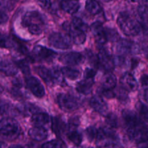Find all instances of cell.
<instances>
[{"label":"cell","mask_w":148,"mask_h":148,"mask_svg":"<svg viewBox=\"0 0 148 148\" xmlns=\"http://www.w3.org/2000/svg\"><path fill=\"white\" fill-rule=\"evenodd\" d=\"M22 24L33 35H41L45 28L43 16L38 11H29L24 15Z\"/></svg>","instance_id":"6da1fadb"},{"label":"cell","mask_w":148,"mask_h":148,"mask_svg":"<svg viewBox=\"0 0 148 148\" xmlns=\"http://www.w3.org/2000/svg\"><path fill=\"white\" fill-rule=\"evenodd\" d=\"M117 23L122 32L129 36L138 35L141 31V25L127 12H121L117 18Z\"/></svg>","instance_id":"7a4b0ae2"},{"label":"cell","mask_w":148,"mask_h":148,"mask_svg":"<svg viewBox=\"0 0 148 148\" xmlns=\"http://www.w3.org/2000/svg\"><path fill=\"white\" fill-rule=\"evenodd\" d=\"M21 133V127L17 121L12 118L6 117L0 121V134L10 140L18 137Z\"/></svg>","instance_id":"3957f363"},{"label":"cell","mask_w":148,"mask_h":148,"mask_svg":"<svg viewBox=\"0 0 148 148\" xmlns=\"http://www.w3.org/2000/svg\"><path fill=\"white\" fill-rule=\"evenodd\" d=\"M95 140L98 146L103 147L116 146L119 142V139L116 132L109 126L98 129L97 136Z\"/></svg>","instance_id":"277c9868"},{"label":"cell","mask_w":148,"mask_h":148,"mask_svg":"<svg viewBox=\"0 0 148 148\" xmlns=\"http://www.w3.org/2000/svg\"><path fill=\"white\" fill-rule=\"evenodd\" d=\"M127 134L131 140L138 144L148 141V127L142 121L128 126Z\"/></svg>","instance_id":"5b68a950"},{"label":"cell","mask_w":148,"mask_h":148,"mask_svg":"<svg viewBox=\"0 0 148 148\" xmlns=\"http://www.w3.org/2000/svg\"><path fill=\"white\" fill-rule=\"evenodd\" d=\"M50 46L58 49H68L72 45V41L68 35H65L61 33H53L48 39Z\"/></svg>","instance_id":"8992f818"},{"label":"cell","mask_w":148,"mask_h":148,"mask_svg":"<svg viewBox=\"0 0 148 148\" xmlns=\"http://www.w3.org/2000/svg\"><path fill=\"white\" fill-rule=\"evenodd\" d=\"M57 102L62 110L65 111H73L78 109L80 102L75 97L68 94H60L57 97Z\"/></svg>","instance_id":"52a82bcc"},{"label":"cell","mask_w":148,"mask_h":148,"mask_svg":"<svg viewBox=\"0 0 148 148\" xmlns=\"http://www.w3.org/2000/svg\"><path fill=\"white\" fill-rule=\"evenodd\" d=\"M56 56V52L42 45H36L32 51L33 59L37 61L49 62L52 60Z\"/></svg>","instance_id":"ba28073f"},{"label":"cell","mask_w":148,"mask_h":148,"mask_svg":"<svg viewBox=\"0 0 148 148\" xmlns=\"http://www.w3.org/2000/svg\"><path fill=\"white\" fill-rule=\"evenodd\" d=\"M63 28L68 32V36L71 38V41L75 45H83L86 39V36L84 31L76 28L71 23H65L63 25Z\"/></svg>","instance_id":"9c48e42d"},{"label":"cell","mask_w":148,"mask_h":148,"mask_svg":"<svg viewBox=\"0 0 148 148\" xmlns=\"http://www.w3.org/2000/svg\"><path fill=\"white\" fill-rule=\"evenodd\" d=\"M27 87L31 93L38 98L43 97L45 95V89L40 81L34 76H29L25 80Z\"/></svg>","instance_id":"30bf717a"},{"label":"cell","mask_w":148,"mask_h":148,"mask_svg":"<svg viewBox=\"0 0 148 148\" xmlns=\"http://www.w3.org/2000/svg\"><path fill=\"white\" fill-rule=\"evenodd\" d=\"M99 67H101L105 71L110 72L115 67L114 59L106 49H102L97 55Z\"/></svg>","instance_id":"8fae6325"},{"label":"cell","mask_w":148,"mask_h":148,"mask_svg":"<svg viewBox=\"0 0 148 148\" xmlns=\"http://www.w3.org/2000/svg\"><path fill=\"white\" fill-rule=\"evenodd\" d=\"M90 28L95 37V41L98 45H103L108 42L107 32L105 31L101 23L97 22V21L93 23Z\"/></svg>","instance_id":"7c38bea8"},{"label":"cell","mask_w":148,"mask_h":148,"mask_svg":"<svg viewBox=\"0 0 148 148\" xmlns=\"http://www.w3.org/2000/svg\"><path fill=\"white\" fill-rule=\"evenodd\" d=\"M60 60L68 65H78L84 61V57L79 52H71L62 55Z\"/></svg>","instance_id":"4fadbf2b"},{"label":"cell","mask_w":148,"mask_h":148,"mask_svg":"<svg viewBox=\"0 0 148 148\" xmlns=\"http://www.w3.org/2000/svg\"><path fill=\"white\" fill-rule=\"evenodd\" d=\"M121 87L127 92H134L138 88V83L134 76L130 73H125L120 79Z\"/></svg>","instance_id":"5bb4252c"},{"label":"cell","mask_w":148,"mask_h":148,"mask_svg":"<svg viewBox=\"0 0 148 148\" xmlns=\"http://www.w3.org/2000/svg\"><path fill=\"white\" fill-rule=\"evenodd\" d=\"M89 103H90L91 107L100 115L106 116L108 114V105L100 96H98V95L93 96L91 98Z\"/></svg>","instance_id":"9a60e30c"},{"label":"cell","mask_w":148,"mask_h":148,"mask_svg":"<svg viewBox=\"0 0 148 148\" xmlns=\"http://www.w3.org/2000/svg\"><path fill=\"white\" fill-rule=\"evenodd\" d=\"M28 135L34 140L41 142L47 137L48 132L47 130L42 126H34L28 131Z\"/></svg>","instance_id":"2e32d148"},{"label":"cell","mask_w":148,"mask_h":148,"mask_svg":"<svg viewBox=\"0 0 148 148\" xmlns=\"http://www.w3.org/2000/svg\"><path fill=\"white\" fill-rule=\"evenodd\" d=\"M18 68L16 64L8 60L0 62V71L8 76H15L18 73Z\"/></svg>","instance_id":"e0dca14e"},{"label":"cell","mask_w":148,"mask_h":148,"mask_svg":"<svg viewBox=\"0 0 148 148\" xmlns=\"http://www.w3.org/2000/svg\"><path fill=\"white\" fill-rule=\"evenodd\" d=\"M61 9L68 14H75L80 8V4L78 0H62L60 2Z\"/></svg>","instance_id":"ac0fdd59"},{"label":"cell","mask_w":148,"mask_h":148,"mask_svg":"<svg viewBox=\"0 0 148 148\" xmlns=\"http://www.w3.org/2000/svg\"><path fill=\"white\" fill-rule=\"evenodd\" d=\"M35 71L48 86H51L55 84L53 78H52V71L50 69H48L45 66H39L36 68Z\"/></svg>","instance_id":"d6986e66"},{"label":"cell","mask_w":148,"mask_h":148,"mask_svg":"<svg viewBox=\"0 0 148 148\" xmlns=\"http://www.w3.org/2000/svg\"><path fill=\"white\" fill-rule=\"evenodd\" d=\"M94 86L93 79H84L76 84V90L82 95H89Z\"/></svg>","instance_id":"ffe728a7"},{"label":"cell","mask_w":148,"mask_h":148,"mask_svg":"<svg viewBox=\"0 0 148 148\" xmlns=\"http://www.w3.org/2000/svg\"><path fill=\"white\" fill-rule=\"evenodd\" d=\"M117 50L121 55L132 54L136 52V46L129 41L121 40L118 44Z\"/></svg>","instance_id":"44dd1931"},{"label":"cell","mask_w":148,"mask_h":148,"mask_svg":"<svg viewBox=\"0 0 148 148\" xmlns=\"http://www.w3.org/2000/svg\"><path fill=\"white\" fill-rule=\"evenodd\" d=\"M31 123L35 126H45L50 121V117L47 113H36L31 116Z\"/></svg>","instance_id":"7402d4cb"},{"label":"cell","mask_w":148,"mask_h":148,"mask_svg":"<svg viewBox=\"0 0 148 148\" xmlns=\"http://www.w3.org/2000/svg\"><path fill=\"white\" fill-rule=\"evenodd\" d=\"M122 117L127 127L142 121L136 113L129 110H123L122 111Z\"/></svg>","instance_id":"603a6c76"},{"label":"cell","mask_w":148,"mask_h":148,"mask_svg":"<svg viewBox=\"0 0 148 148\" xmlns=\"http://www.w3.org/2000/svg\"><path fill=\"white\" fill-rule=\"evenodd\" d=\"M52 131L55 132V134L58 136L60 137L62 134L65 132L66 130V126L61 119L59 118L54 117L52 120Z\"/></svg>","instance_id":"cb8c5ba5"},{"label":"cell","mask_w":148,"mask_h":148,"mask_svg":"<svg viewBox=\"0 0 148 148\" xmlns=\"http://www.w3.org/2000/svg\"><path fill=\"white\" fill-rule=\"evenodd\" d=\"M116 86V78L111 73L108 72L102 79V86L104 89H113Z\"/></svg>","instance_id":"d4e9b609"},{"label":"cell","mask_w":148,"mask_h":148,"mask_svg":"<svg viewBox=\"0 0 148 148\" xmlns=\"http://www.w3.org/2000/svg\"><path fill=\"white\" fill-rule=\"evenodd\" d=\"M86 11L91 15H97L102 12V7L97 0H86L85 4Z\"/></svg>","instance_id":"484cf974"},{"label":"cell","mask_w":148,"mask_h":148,"mask_svg":"<svg viewBox=\"0 0 148 148\" xmlns=\"http://www.w3.org/2000/svg\"><path fill=\"white\" fill-rule=\"evenodd\" d=\"M68 138L76 146H79L82 142V135L77 129H68Z\"/></svg>","instance_id":"4316f807"},{"label":"cell","mask_w":148,"mask_h":148,"mask_svg":"<svg viewBox=\"0 0 148 148\" xmlns=\"http://www.w3.org/2000/svg\"><path fill=\"white\" fill-rule=\"evenodd\" d=\"M61 71L63 76L70 80H76L79 79L81 75L79 70L71 68V67H64L61 69Z\"/></svg>","instance_id":"83f0119b"},{"label":"cell","mask_w":148,"mask_h":148,"mask_svg":"<svg viewBox=\"0 0 148 148\" xmlns=\"http://www.w3.org/2000/svg\"><path fill=\"white\" fill-rule=\"evenodd\" d=\"M15 47V42L10 36L0 34V47L10 49Z\"/></svg>","instance_id":"f1b7e54d"},{"label":"cell","mask_w":148,"mask_h":148,"mask_svg":"<svg viewBox=\"0 0 148 148\" xmlns=\"http://www.w3.org/2000/svg\"><path fill=\"white\" fill-rule=\"evenodd\" d=\"M41 148H67L66 145L60 139H53L43 144Z\"/></svg>","instance_id":"f546056e"},{"label":"cell","mask_w":148,"mask_h":148,"mask_svg":"<svg viewBox=\"0 0 148 148\" xmlns=\"http://www.w3.org/2000/svg\"><path fill=\"white\" fill-rule=\"evenodd\" d=\"M105 121L110 128H116L119 126V119L114 113H108L105 116Z\"/></svg>","instance_id":"4dcf8cb0"},{"label":"cell","mask_w":148,"mask_h":148,"mask_svg":"<svg viewBox=\"0 0 148 148\" xmlns=\"http://www.w3.org/2000/svg\"><path fill=\"white\" fill-rule=\"evenodd\" d=\"M51 71H52L54 83L58 84H62V83H64V76L61 70L60 71L57 68H54V69L51 70Z\"/></svg>","instance_id":"1f68e13d"},{"label":"cell","mask_w":148,"mask_h":148,"mask_svg":"<svg viewBox=\"0 0 148 148\" xmlns=\"http://www.w3.org/2000/svg\"><path fill=\"white\" fill-rule=\"evenodd\" d=\"M138 14L141 19L145 23H148V5L143 4L138 8Z\"/></svg>","instance_id":"d6a6232c"},{"label":"cell","mask_w":148,"mask_h":148,"mask_svg":"<svg viewBox=\"0 0 148 148\" xmlns=\"http://www.w3.org/2000/svg\"><path fill=\"white\" fill-rule=\"evenodd\" d=\"M71 24H72L73 26L76 27V28H79V29L82 30V31H84V32L88 29L87 25H86V24L79 18H73Z\"/></svg>","instance_id":"836d02e7"},{"label":"cell","mask_w":148,"mask_h":148,"mask_svg":"<svg viewBox=\"0 0 148 148\" xmlns=\"http://www.w3.org/2000/svg\"><path fill=\"white\" fill-rule=\"evenodd\" d=\"M98 129L94 126H89L86 129V134L89 141H94L97 136Z\"/></svg>","instance_id":"e575fe53"},{"label":"cell","mask_w":148,"mask_h":148,"mask_svg":"<svg viewBox=\"0 0 148 148\" xmlns=\"http://www.w3.org/2000/svg\"><path fill=\"white\" fill-rule=\"evenodd\" d=\"M16 65L18 66V68H20L24 74L27 75V74L30 73L29 66H28V64L27 62V61H25V60H21L18 61L16 62Z\"/></svg>","instance_id":"d590c367"},{"label":"cell","mask_w":148,"mask_h":148,"mask_svg":"<svg viewBox=\"0 0 148 148\" xmlns=\"http://www.w3.org/2000/svg\"><path fill=\"white\" fill-rule=\"evenodd\" d=\"M137 109L142 119L148 121V107L142 103H139L137 105Z\"/></svg>","instance_id":"8d00e7d4"},{"label":"cell","mask_w":148,"mask_h":148,"mask_svg":"<svg viewBox=\"0 0 148 148\" xmlns=\"http://www.w3.org/2000/svg\"><path fill=\"white\" fill-rule=\"evenodd\" d=\"M86 57H87L88 60L90 62V63L92 65L95 67H99V63H98V59H97V55H95L92 52L87 50L86 52Z\"/></svg>","instance_id":"74e56055"},{"label":"cell","mask_w":148,"mask_h":148,"mask_svg":"<svg viewBox=\"0 0 148 148\" xmlns=\"http://www.w3.org/2000/svg\"><path fill=\"white\" fill-rule=\"evenodd\" d=\"M127 91L125 90L123 88L121 87V89H119V91H118L117 94L115 92L116 94V96H117V97L120 99L121 101H124L126 102V99H128V95H127Z\"/></svg>","instance_id":"f35d334b"},{"label":"cell","mask_w":148,"mask_h":148,"mask_svg":"<svg viewBox=\"0 0 148 148\" xmlns=\"http://www.w3.org/2000/svg\"><path fill=\"white\" fill-rule=\"evenodd\" d=\"M36 2L43 9H50L52 8V0H36Z\"/></svg>","instance_id":"ab89813d"},{"label":"cell","mask_w":148,"mask_h":148,"mask_svg":"<svg viewBox=\"0 0 148 148\" xmlns=\"http://www.w3.org/2000/svg\"><path fill=\"white\" fill-rule=\"evenodd\" d=\"M96 75V71L94 68H88L84 71L85 79H93L94 76Z\"/></svg>","instance_id":"60d3db41"},{"label":"cell","mask_w":148,"mask_h":148,"mask_svg":"<svg viewBox=\"0 0 148 148\" xmlns=\"http://www.w3.org/2000/svg\"><path fill=\"white\" fill-rule=\"evenodd\" d=\"M102 95L107 98H113L116 97V94L113 92V89H102Z\"/></svg>","instance_id":"b9f144b4"},{"label":"cell","mask_w":148,"mask_h":148,"mask_svg":"<svg viewBox=\"0 0 148 148\" xmlns=\"http://www.w3.org/2000/svg\"><path fill=\"white\" fill-rule=\"evenodd\" d=\"M8 104L0 99V115L5 113L8 110Z\"/></svg>","instance_id":"7bdbcfd3"},{"label":"cell","mask_w":148,"mask_h":148,"mask_svg":"<svg viewBox=\"0 0 148 148\" xmlns=\"http://www.w3.org/2000/svg\"><path fill=\"white\" fill-rule=\"evenodd\" d=\"M8 21V16L6 13L0 11V25L5 23Z\"/></svg>","instance_id":"ee69618b"},{"label":"cell","mask_w":148,"mask_h":148,"mask_svg":"<svg viewBox=\"0 0 148 148\" xmlns=\"http://www.w3.org/2000/svg\"><path fill=\"white\" fill-rule=\"evenodd\" d=\"M141 83L142 86H147L148 87V76L147 75H143L141 78Z\"/></svg>","instance_id":"f6af8a7d"},{"label":"cell","mask_w":148,"mask_h":148,"mask_svg":"<svg viewBox=\"0 0 148 148\" xmlns=\"http://www.w3.org/2000/svg\"><path fill=\"white\" fill-rule=\"evenodd\" d=\"M9 6L8 0H0V9H5Z\"/></svg>","instance_id":"bcb514c9"},{"label":"cell","mask_w":148,"mask_h":148,"mask_svg":"<svg viewBox=\"0 0 148 148\" xmlns=\"http://www.w3.org/2000/svg\"><path fill=\"white\" fill-rule=\"evenodd\" d=\"M144 99H145V102L148 104V88H147L144 92Z\"/></svg>","instance_id":"7dc6e473"},{"label":"cell","mask_w":148,"mask_h":148,"mask_svg":"<svg viewBox=\"0 0 148 148\" xmlns=\"http://www.w3.org/2000/svg\"><path fill=\"white\" fill-rule=\"evenodd\" d=\"M147 142L140 143V146H139V148H148V142Z\"/></svg>","instance_id":"c3c4849f"},{"label":"cell","mask_w":148,"mask_h":148,"mask_svg":"<svg viewBox=\"0 0 148 148\" xmlns=\"http://www.w3.org/2000/svg\"><path fill=\"white\" fill-rule=\"evenodd\" d=\"M9 148H23L22 146H21V145H12V146L10 147Z\"/></svg>","instance_id":"681fc988"},{"label":"cell","mask_w":148,"mask_h":148,"mask_svg":"<svg viewBox=\"0 0 148 148\" xmlns=\"http://www.w3.org/2000/svg\"><path fill=\"white\" fill-rule=\"evenodd\" d=\"M129 2H137L138 0H128Z\"/></svg>","instance_id":"f907efd6"}]
</instances>
